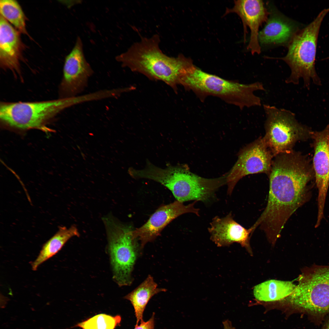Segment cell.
<instances>
[{
    "instance_id": "6da1fadb",
    "label": "cell",
    "mask_w": 329,
    "mask_h": 329,
    "mask_svg": "<svg viewBox=\"0 0 329 329\" xmlns=\"http://www.w3.org/2000/svg\"><path fill=\"white\" fill-rule=\"evenodd\" d=\"M269 176L267 204L254 224L274 244L289 218L311 199L315 177L310 161L295 152L275 157Z\"/></svg>"
},
{
    "instance_id": "7a4b0ae2",
    "label": "cell",
    "mask_w": 329,
    "mask_h": 329,
    "mask_svg": "<svg viewBox=\"0 0 329 329\" xmlns=\"http://www.w3.org/2000/svg\"><path fill=\"white\" fill-rule=\"evenodd\" d=\"M160 41L157 34L142 37L115 59L122 66L151 80L162 81L177 92L181 78L194 65L182 55L174 57L164 54L159 47Z\"/></svg>"
},
{
    "instance_id": "3957f363",
    "label": "cell",
    "mask_w": 329,
    "mask_h": 329,
    "mask_svg": "<svg viewBox=\"0 0 329 329\" xmlns=\"http://www.w3.org/2000/svg\"><path fill=\"white\" fill-rule=\"evenodd\" d=\"M179 84L193 91L202 101L209 96L216 97L241 109L261 105L260 98L254 92L265 90L260 82L243 84L225 80L194 65L182 76Z\"/></svg>"
},
{
    "instance_id": "277c9868",
    "label": "cell",
    "mask_w": 329,
    "mask_h": 329,
    "mask_svg": "<svg viewBox=\"0 0 329 329\" xmlns=\"http://www.w3.org/2000/svg\"><path fill=\"white\" fill-rule=\"evenodd\" d=\"M328 12L329 8L324 9L310 24L299 30L288 44L287 55L280 58L291 70L290 75L285 80L286 83L297 84L302 78L304 87L308 90L311 80L316 85H321L315 70V60L320 29Z\"/></svg>"
},
{
    "instance_id": "5b68a950",
    "label": "cell",
    "mask_w": 329,
    "mask_h": 329,
    "mask_svg": "<svg viewBox=\"0 0 329 329\" xmlns=\"http://www.w3.org/2000/svg\"><path fill=\"white\" fill-rule=\"evenodd\" d=\"M108 241V251L113 278L120 287L131 285L133 272L142 249L132 229L118 221L112 215L102 218Z\"/></svg>"
},
{
    "instance_id": "8992f818",
    "label": "cell",
    "mask_w": 329,
    "mask_h": 329,
    "mask_svg": "<svg viewBox=\"0 0 329 329\" xmlns=\"http://www.w3.org/2000/svg\"><path fill=\"white\" fill-rule=\"evenodd\" d=\"M80 96L49 101L1 104L0 118L4 124L22 130L37 129L48 131L46 125L60 112L82 103Z\"/></svg>"
},
{
    "instance_id": "52a82bcc",
    "label": "cell",
    "mask_w": 329,
    "mask_h": 329,
    "mask_svg": "<svg viewBox=\"0 0 329 329\" xmlns=\"http://www.w3.org/2000/svg\"><path fill=\"white\" fill-rule=\"evenodd\" d=\"M288 297L295 307L320 320L329 313V265H313L306 268Z\"/></svg>"
},
{
    "instance_id": "ba28073f",
    "label": "cell",
    "mask_w": 329,
    "mask_h": 329,
    "mask_svg": "<svg viewBox=\"0 0 329 329\" xmlns=\"http://www.w3.org/2000/svg\"><path fill=\"white\" fill-rule=\"evenodd\" d=\"M263 107L266 120L263 138L274 157L293 150L298 141L310 138L312 130L298 122L292 112L266 104Z\"/></svg>"
},
{
    "instance_id": "9c48e42d",
    "label": "cell",
    "mask_w": 329,
    "mask_h": 329,
    "mask_svg": "<svg viewBox=\"0 0 329 329\" xmlns=\"http://www.w3.org/2000/svg\"><path fill=\"white\" fill-rule=\"evenodd\" d=\"M274 156L263 137L247 145L239 151L237 161L226 175L227 193L231 195L239 180L247 175L264 173L268 175Z\"/></svg>"
},
{
    "instance_id": "30bf717a",
    "label": "cell",
    "mask_w": 329,
    "mask_h": 329,
    "mask_svg": "<svg viewBox=\"0 0 329 329\" xmlns=\"http://www.w3.org/2000/svg\"><path fill=\"white\" fill-rule=\"evenodd\" d=\"M93 73L85 57L82 42L78 37L74 47L65 59L61 83L64 97L79 95L87 86Z\"/></svg>"
},
{
    "instance_id": "8fae6325",
    "label": "cell",
    "mask_w": 329,
    "mask_h": 329,
    "mask_svg": "<svg viewBox=\"0 0 329 329\" xmlns=\"http://www.w3.org/2000/svg\"><path fill=\"white\" fill-rule=\"evenodd\" d=\"M197 202L195 201L185 205L183 202L176 200L159 207L146 223L132 231L133 236L139 241L141 249H143L147 243L155 240L165 227L179 216L188 213L199 216V209L194 207Z\"/></svg>"
},
{
    "instance_id": "7c38bea8",
    "label": "cell",
    "mask_w": 329,
    "mask_h": 329,
    "mask_svg": "<svg viewBox=\"0 0 329 329\" xmlns=\"http://www.w3.org/2000/svg\"><path fill=\"white\" fill-rule=\"evenodd\" d=\"M314 150L312 164L318 190L317 216L324 217L326 199L329 186V124L320 131L310 133Z\"/></svg>"
},
{
    "instance_id": "4fadbf2b",
    "label": "cell",
    "mask_w": 329,
    "mask_h": 329,
    "mask_svg": "<svg viewBox=\"0 0 329 329\" xmlns=\"http://www.w3.org/2000/svg\"><path fill=\"white\" fill-rule=\"evenodd\" d=\"M234 12L241 18L244 26V32L248 26L250 30V37L247 49L252 54H259L261 47L258 40L259 29L262 23L267 21L269 13L262 1L243 0L235 1L234 6L227 9L225 14Z\"/></svg>"
},
{
    "instance_id": "5bb4252c",
    "label": "cell",
    "mask_w": 329,
    "mask_h": 329,
    "mask_svg": "<svg viewBox=\"0 0 329 329\" xmlns=\"http://www.w3.org/2000/svg\"><path fill=\"white\" fill-rule=\"evenodd\" d=\"M208 228L211 240L218 246H228L234 242L250 249V236L256 228L253 225L246 229L235 221L231 212L224 217H214Z\"/></svg>"
},
{
    "instance_id": "9a60e30c",
    "label": "cell",
    "mask_w": 329,
    "mask_h": 329,
    "mask_svg": "<svg viewBox=\"0 0 329 329\" xmlns=\"http://www.w3.org/2000/svg\"><path fill=\"white\" fill-rule=\"evenodd\" d=\"M266 22L258 34L259 44L263 45L289 44L299 30L294 22L279 12H272Z\"/></svg>"
},
{
    "instance_id": "2e32d148",
    "label": "cell",
    "mask_w": 329,
    "mask_h": 329,
    "mask_svg": "<svg viewBox=\"0 0 329 329\" xmlns=\"http://www.w3.org/2000/svg\"><path fill=\"white\" fill-rule=\"evenodd\" d=\"M22 43L19 32L0 16V62L1 66L13 72L19 71Z\"/></svg>"
},
{
    "instance_id": "e0dca14e",
    "label": "cell",
    "mask_w": 329,
    "mask_h": 329,
    "mask_svg": "<svg viewBox=\"0 0 329 329\" xmlns=\"http://www.w3.org/2000/svg\"><path fill=\"white\" fill-rule=\"evenodd\" d=\"M167 290L165 288H158L153 277L149 275L139 285L124 297L125 299L131 302L134 308L136 320L135 325H138L139 323L143 321L144 310L152 297Z\"/></svg>"
},
{
    "instance_id": "ac0fdd59",
    "label": "cell",
    "mask_w": 329,
    "mask_h": 329,
    "mask_svg": "<svg viewBox=\"0 0 329 329\" xmlns=\"http://www.w3.org/2000/svg\"><path fill=\"white\" fill-rule=\"evenodd\" d=\"M79 236L80 233L75 225L69 228L59 227L56 233L44 244L37 257L32 263V269L37 270L40 265L60 250L70 238Z\"/></svg>"
},
{
    "instance_id": "d6986e66",
    "label": "cell",
    "mask_w": 329,
    "mask_h": 329,
    "mask_svg": "<svg viewBox=\"0 0 329 329\" xmlns=\"http://www.w3.org/2000/svg\"><path fill=\"white\" fill-rule=\"evenodd\" d=\"M296 286L291 281L269 280L256 285L253 289L254 295L260 301L280 300L289 296Z\"/></svg>"
},
{
    "instance_id": "ffe728a7",
    "label": "cell",
    "mask_w": 329,
    "mask_h": 329,
    "mask_svg": "<svg viewBox=\"0 0 329 329\" xmlns=\"http://www.w3.org/2000/svg\"><path fill=\"white\" fill-rule=\"evenodd\" d=\"M0 15L19 31L27 34L25 17L18 2L15 0L0 1Z\"/></svg>"
},
{
    "instance_id": "44dd1931",
    "label": "cell",
    "mask_w": 329,
    "mask_h": 329,
    "mask_svg": "<svg viewBox=\"0 0 329 329\" xmlns=\"http://www.w3.org/2000/svg\"><path fill=\"white\" fill-rule=\"evenodd\" d=\"M121 317L106 314L96 315L76 324L75 326L82 329H114L119 325Z\"/></svg>"
},
{
    "instance_id": "7402d4cb",
    "label": "cell",
    "mask_w": 329,
    "mask_h": 329,
    "mask_svg": "<svg viewBox=\"0 0 329 329\" xmlns=\"http://www.w3.org/2000/svg\"><path fill=\"white\" fill-rule=\"evenodd\" d=\"M154 313L153 312L151 317L147 321L143 320L138 325L135 326L134 329H154Z\"/></svg>"
},
{
    "instance_id": "603a6c76",
    "label": "cell",
    "mask_w": 329,
    "mask_h": 329,
    "mask_svg": "<svg viewBox=\"0 0 329 329\" xmlns=\"http://www.w3.org/2000/svg\"><path fill=\"white\" fill-rule=\"evenodd\" d=\"M223 329H235L232 322L228 319L225 320L222 322Z\"/></svg>"
},
{
    "instance_id": "cb8c5ba5",
    "label": "cell",
    "mask_w": 329,
    "mask_h": 329,
    "mask_svg": "<svg viewBox=\"0 0 329 329\" xmlns=\"http://www.w3.org/2000/svg\"><path fill=\"white\" fill-rule=\"evenodd\" d=\"M327 315L322 329H329V313Z\"/></svg>"
}]
</instances>
